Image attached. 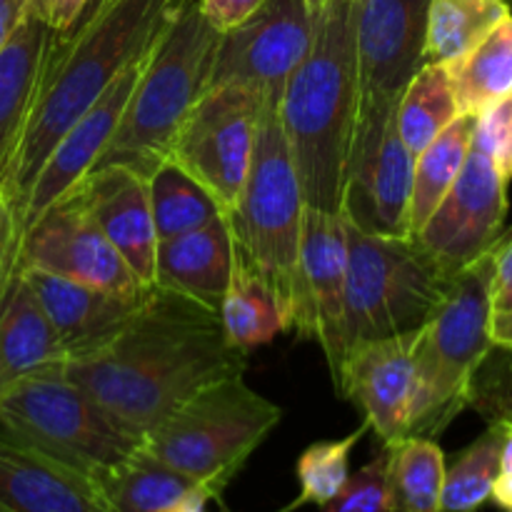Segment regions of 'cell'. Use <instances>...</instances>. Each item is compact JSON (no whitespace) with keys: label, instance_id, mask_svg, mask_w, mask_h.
I'll list each match as a JSON object with an SVG mask.
<instances>
[{"label":"cell","instance_id":"27","mask_svg":"<svg viewBox=\"0 0 512 512\" xmlns=\"http://www.w3.org/2000/svg\"><path fill=\"white\" fill-rule=\"evenodd\" d=\"M475 115H458L423 153L415 158L413 168V188H410V208H408V235L413 238L440 200L453 188L455 178L463 170L468 158L470 143H473Z\"/></svg>","mask_w":512,"mask_h":512},{"label":"cell","instance_id":"12","mask_svg":"<svg viewBox=\"0 0 512 512\" xmlns=\"http://www.w3.org/2000/svg\"><path fill=\"white\" fill-rule=\"evenodd\" d=\"M315 13L305 0H265L250 18L220 33L210 85H240L278 108L285 83L313 43Z\"/></svg>","mask_w":512,"mask_h":512},{"label":"cell","instance_id":"25","mask_svg":"<svg viewBox=\"0 0 512 512\" xmlns=\"http://www.w3.org/2000/svg\"><path fill=\"white\" fill-rule=\"evenodd\" d=\"M95 485L113 512H158L188 498L195 490H208L165 465L143 445Z\"/></svg>","mask_w":512,"mask_h":512},{"label":"cell","instance_id":"43","mask_svg":"<svg viewBox=\"0 0 512 512\" xmlns=\"http://www.w3.org/2000/svg\"><path fill=\"white\" fill-rule=\"evenodd\" d=\"M490 335H493V343L498 345V348H512V308L500 315H493Z\"/></svg>","mask_w":512,"mask_h":512},{"label":"cell","instance_id":"44","mask_svg":"<svg viewBox=\"0 0 512 512\" xmlns=\"http://www.w3.org/2000/svg\"><path fill=\"white\" fill-rule=\"evenodd\" d=\"M210 500H215L213 493H208V490H195L188 498L178 500L175 505H168V508L158 512H205V505H208Z\"/></svg>","mask_w":512,"mask_h":512},{"label":"cell","instance_id":"2","mask_svg":"<svg viewBox=\"0 0 512 512\" xmlns=\"http://www.w3.org/2000/svg\"><path fill=\"white\" fill-rule=\"evenodd\" d=\"M183 0H103L93 18L55 33L38 95L0 193L18 218L40 165L125 68L150 53Z\"/></svg>","mask_w":512,"mask_h":512},{"label":"cell","instance_id":"41","mask_svg":"<svg viewBox=\"0 0 512 512\" xmlns=\"http://www.w3.org/2000/svg\"><path fill=\"white\" fill-rule=\"evenodd\" d=\"M18 253V233H15V213L10 200L0 193V270L15 265Z\"/></svg>","mask_w":512,"mask_h":512},{"label":"cell","instance_id":"1","mask_svg":"<svg viewBox=\"0 0 512 512\" xmlns=\"http://www.w3.org/2000/svg\"><path fill=\"white\" fill-rule=\"evenodd\" d=\"M245 368L248 353L230 343L218 310L155 285L118 335L60 365L140 443L200 390Z\"/></svg>","mask_w":512,"mask_h":512},{"label":"cell","instance_id":"26","mask_svg":"<svg viewBox=\"0 0 512 512\" xmlns=\"http://www.w3.org/2000/svg\"><path fill=\"white\" fill-rule=\"evenodd\" d=\"M510 15L508 0H430L425 63H455Z\"/></svg>","mask_w":512,"mask_h":512},{"label":"cell","instance_id":"7","mask_svg":"<svg viewBox=\"0 0 512 512\" xmlns=\"http://www.w3.org/2000/svg\"><path fill=\"white\" fill-rule=\"evenodd\" d=\"M345 235V355L360 343L418 333L440 308L455 275L445 273L415 238L373 235L350 223Z\"/></svg>","mask_w":512,"mask_h":512},{"label":"cell","instance_id":"14","mask_svg":"<svg viewBox=\"0 0 512 512\" xmlns=\"http://www.w3.org/2000/svg\"><path fill=\"white\" fill-rule=\"evenodd\" d=\"M15 268L43 270L113 293L153 288L130 270L73 193H65L20 235Z\"/></svg>","mask_w":512,"mask_h":512},{"label":"cell","instance_id":"29","mask_svg":"<svg viewBox=\"0 0 512 512\" xmlns=\"http://www.w3.org/2000/svg\"><path fill=\"white\" fill-rule=\"evenodd\" d=\"M390 512H443L445 455L433 438L408 435L388 445Z\"/></svg>","mask_w":512,"mask_h":512},{"label":"cell","instance_id":"20","mask_svg":"<svg viewBox=\"0 0 512 512\" xmlns=\"http://www.w3.org/2000/svg\"><path fill=\"white\" fill-rule=\"evenodd\" d=\"M70 193L145 285H153L155 235L145 178L125 165L90 170Z\"/></svg>","mask_w":512,"mask_h":512},{"label":"cell","instance_id":"38","mask_svg":"<svg viewBox=\"0 0 512 512\" xmlns=\"http://www.w3.org/2000/svg\"><path fill=\"white\" fill-rule=\"evenodd\" d=\"M88 0H28V10L53 33L65 35L83 15Z\"/></svg>","mask_w":512,"mask_h":512},{"label":"cell","instance_id":"11","mask_svg":"<svg viewBox=\"0 0 512 512\" xmlns=\"http://www.w3.org/2000/svg\"><path fill=\"white\" fill-rule=\"evenodd\" d=\"M263 108V100L240 85L208 88L180 125L170 148L168 158L188 170L225 213L238 203L248 178Z\"/></svg>","mask_w":512,"mask_h":512},{"label":"cell","instance_id":"40","mask_svg":"<svg viewBox=\"0 0 512 512\" xmlns=\"http://www.w3.org/2000/svg\"><path fill=\"white\" fill-rule=\"evenodd\" d=\"M512 308V233L503 235L495 248L493 270V315Z\"/></svg>","mask_w":512,"mask_h":512},{"label":"cell","instance_id":"37","mask_svg":"<svg viewBox=\"0 0 512 512\" xmlns=\"http://www.w3.org/2000/svg\"><path fill=\"white\" fill-rule=\"evenodd\" d=\"M473 145L483 150L500 175L512 178V93L475 115Z\"/></svg>","mask_w":512,"mask_h":512},{"label":"cell","instance_id":"46","mask_svg":"<svg viewBox=\"0 0 512 512\" xmlns=\"http://www.w3.org/2000/svg\"><path fill=\"white\" fill-rule=\"evenodd\" d=\"M503 425V453H500V473H512V420Z\"/></svg>","mask_w":512,"mask_h":512},{"label":"cell","instance_id":"45","mask_svg":"<svg viewBox=\"0 0 512 512\" xmlns=\"http://www.w3.org/2000/svg\"><path fill=\"white\" fill-rule=\"evenodd\" d=\"M490 500L503 512H512V473H500L493 485Z\"/></svg>","mask_w":512,"mask_h":512},{"label":"cell","instance_id":"42","mask_svg":"<svg viewBox=\"0 0 512 512\" xmlns=\"http://www.w3.org/2000/svg\"><path fill=\"white\" fill-rule=\"evenodd\" d=\"M25 10H28V0H0V50L5 48L10 35L15 33Z\"/></svg>","mask_w":512,"mask_h":512},{"label":"cell","instance_id":"9","mask_svg":"<svg viewBox=\"0 0 512 512\" xmlns=\"http://www.w3.org/2000/svg\"><path fill=\"white\" fill-rule=\"evenodd\" d=\"M0 433L93 483L143 445L60 368L25 375L0 393Z\"/></svg>","mask_w":512,"mask_h":512},{"label":"cell","instance_id":"17","mask_svg":"<svg viewBox=\"0 0 512 512\" xmlns=\"http://www.w3.org/2000/svg\"><path fill=\"white\" fill-rule=\"evenodd\" d=\"M418 333L370 340L348 350L340 380V398H353L365 425L383 445L408 438L410 400L415 385Z\"/></svg>","mask_w":512,"mask_h":512},{"label":"cell","instance_id":"48","mask_svg":"<svg viewBox=\"0 0 512 512\" xmlns=\"http://www.w3.org/2000/svg\"><path fill=\"white\" fill-rule=\"evenodd\" d=\"M100 5H103V0H88V5H85L83 15H80V18H78V23H75L73 28H70V30H75V28H78V25H83L85 20H88V18H93V15H95V10H98ZM70 30H68V33H70ZM68 33H65V35H68Z\"/></svg>","mask_w":512,"mask_h":512},{"label":"cell","instance_id":"23","mask_svg":"<svg viewBox=\"0 0 512 512\" xmlns=\"http://www.w3.org/2000/svg\"><path fill=\"white\" fill-rule=\"evenodd\" d=\"M53 38V30L25 10L15 33L0 50V190L38 95Z\"/></svg>","mask_w":512,"mask_h":512},{"label":"cell","instance_id":"24","mask_svg":"<svg viewBox=\"0 0 512 512\" xmlns=\"http://www.w3.org/2000/svg\"><path fill=\"white\" fill-rule=\"evenodd\" d=\"M65 360L58 333L15 270L0 308V393L25 375L60 368Z\"/></svg>","mask_w":512,"mask_h":512},{"label":"cell","instance_id":"39","mask_svg":"<svg viewBox=\"0 0 512 512\" xmlns=\"http://www.w3.org/2000/svg\"><path fill=\"white\" fill-rule=\"evenodd\" d=\"M263 3L265 0H198V8L218 33H225L250 18Z\"/></svg>","mask_w":512,"mask_h":512},{"label":"cell","instance_id":"4","mask_svg":"<svg viewBox=\"0 0 512 512\" xmlns=\"http://www.w3.org/2000/svg\"><path fill=\"white\" fill-rule=\"evenodd\" d=\"M220 33L183 0L155 40L123 115L93 170L125 165L143 178L170 155L180 125L208 90Z\"/></svg>","mask_w":512,"mask_h":512},{"label":"cell","instance_id":"18","mask_svg":"<svg viewBox=\"0 0 512 512\" xmlns=\"http://www.w3.org/2000/svg\"><path fill=\"white\" fill-rule=\"evenodd\" d=\"M145 58L135 60L130 68L120 73V78L103 93V98L55 143L45 163L40 165L35 175L30 193L25 198L23 213L18 218V240L50 205L58 203L65 193L75 188L90 170L95 168L98 158L103 155L120 115H123L125 103L135 88L140 70H143Z\"/></svg>","mask_w":512,"mask_h":512},{"label":"cell","instance_id":"6","mask_svg":"<svg viewBox=\"0 0 512 512\" xmlns=\"http://www.w3.org/2000/svg\"><path fill=\"white\" fill-rule=\"evenodd\" d=\"M225 215L235 258L268 285L290 330L298 305L305 200L273 105L260 113L248 178Z\"/></svg>","mask_w":512,"mask_h":512},{"label":"cell","instance_id":"33","mask_svg":"<svg viewBox=\"0 0 512 512\" xmlns=\"http://www.w3.org/2000/svg\"><path fill=\"white\" fill-rule=\"evenodd\" d=\"M503 425L488 423V430L445 468L443 512H478L490 500L493 485L500 475L503 453Z\"/></svg>","mask_w":512,"mask_h":512},{"label":"cell","instance_id":"3","mask_svg":"<svg viewBox=\"0 0 512 512\" xmlns=\"http://www.w3.org/2000/svg\"><path fill=\"white\" fill-rule=\"evenodd\" d=\"M360 113L355 0H325L313 43L285 83L278 105L305 208L343 210L350 148Z\"/></svg>","mask_w":512,"mask_h":512},{"label":"cell","instance_id":"50","mask_svg":"<svg viewBox=\"0 0 512 512\" xmlns=\"http://www.w3.org/2000/svg\"><path fill=\"white\" fill-rule=\"evenodd\" d=\"M220 512H228V510H225V508H223V510H220Z\"/></svg>","mask_w":512,"mask_h":512},{"label":"cell","instance_id":"32","mask_svg":"<svg viewBox=\"0 0 512 512\" xmlns=\"http://www.w3.org/2000/svg\"><path fill=\"white\" fill-rule=\"evenodd\" d=\"M220 320L230 343L245 353L270 343L288 330L283 308L273 298L268 285L250 273L238 258L233 260V275L220 305Z\"/></svg>","mask_w":512,"mask_h":512},{"label":"cell","instance_id":"19","mask_svg":"<svg viewBox=\"0 0 512 512\" xmlns=\"http://www.w3.org/2000/svg\"><path fill=\"white\" fill-rule=\"evenodd\" d=\"M15 270L58 333L68 360L90 353L118 335L150 293V288L140 293H113L35 268Z\"/></svg>","mask_w":512,"mask_h":512},{"label":"cell","instance_id":"22","mask_svg":"<svg viewBox=\"0 0 512 512\" xmlns=\"http://www.w3.org/2000/svg\"><path fill=\"white\" fill-rule=\"evenodd\" d=\"M233 235L228 215L178 238L158 240L153 285L218 310L233 275Z\"/></svg>","mask_w":512,"mask_h":512},{"label":"cell","instance_id":"30","mask_svg":"<svg viewBox=\"0 0 512 512\" xmlns=\"http://www.w3.org/2000/svg\"><path fill=\"white\" fill-rule=\"evenodd\" d=\"M460 115H478L512 93V15L468 55L448 65Z\"/></svg>","mask_w":512,"mask_h":512},{"label":"cell","instance_id":"36","mask_svg":"<svg viewBox=\"0 0 512 512\" xmlns=\"http://www.w3.org/2000/svg\"><path fill=\"white\" fill-rule=\"evenodd\" d=\"M388 445L355 475H350L338 498L320 512H390L388 498Z\"/></svg>","mask_w":512,"mask_h":512},{"label":"cell","instance_id":"16","mask_svg":"<svg viewBox=\"0 0 512 512\" xmlns=\"http://www.w3.org/2000/svg\"><path fill=\"white\" fill-rule=\"evenodd\" d=\"M430 0H355L360 93L400 98L425 65Z\"/></svg>","mask_w":512,"mask_h":512},{"label":"cell","instance_id":"49","mask_svg":"<svg viewBox=\"0 0 512 512\" xmlns=\"http://www.w3.org/2000/svg\"><path fill=\"white\" fill-rule=\"evenodd\" d=\"M305 3H308V8L313 10V13H318V10H320V5H323L325 0H305Z\"/></svg>","mask_w":512,"mask_h":512},{"label":"cell","instance_id":"10","mask_svg":"<svg viewBox=\"0 0 512 512\" xmlns=\"http://www.w3.org/2000/svg\"><path fill=\"white\" fill-rule=\"evenodd\" d=\"M398 100L395 95L360 93L340 215L365 233L410 238L408 208L415 155L400 138Z\"/></svg>","mask_w":512,"mask_h":512},{"label":"cell","instance_id":"35","mask_svg":"<svg viewBox=\"0 0 512 512\" xmlns=\"http://www.w3.org/2000/svg\"><path fill=\"white\" fill-rule=\"evenodd\" d=\"M468 408L480 410L488 423L512 420V348L490 350L473 378Z\"/></svg>","mask_w":512,"mask_h":512},{"label":"cell","instance_id":"8","mask_svg":"<svg viewBox=\"0 0 512 512\" xmlns=\"http://www.w3.org/2000/svg\"><path fill=\"white\" fill-rule=\"evenodd\" d=\"M283 410L245 383L218 380L143 438V448L220 498L250 455L278 428Z\"/></svg>","mask_w":512,"mask_h":512},{"label":"cell","instance_id":"5","mask_svg":"<svg viewBox=\"0 0 512 512\" xmlns=\"http://www.w3.org/2000/svg\"><path fill=\"white\" fill-rule=\"evenodd\" d=\"M495 248L455 275L440 308L418 330L408 435L435 440L470 405L475 373L495 348Z\"/></svg>","mask_w":512,"mask_h":512},{"label":"cell","instance_id":"28","mask_svg":"<svg viewBox=\"0 0 512 512\" xmlns=\"http://www.w3.org/2000/svg\"><path fill=\"white\" fill-rule=\"evenodd\" d=\"M145 185L158 240L178 238L225 215L218 200L173 158L155 165L153 173L145 178Z\"/></svg>","mask_w":512,"mask_h":512},{"label":"cell","instance_id":"15","mask_svg":"<svg viewBox=\"0 0 512 512\" xmlns=\"http://www.w3.org/2000/svg\"><path fill=\"white\" fill-rule=\"evenodd\" d=\"M345 270L348 235L343 215L305 208L298 305L290 333L320 345L335 393L345 365Z\"/></svg>","mask_w":512,"mask_h":512},{"label":"cell","instance_id":"13","mask_svg":"<svg viewBox=\"0 0 512 512\" xmlns=\"http://www.w3.org/2000/svg\"><path fill=\"white\" fill-rule=\"evenodd\" d=\"M508 215V180L470 143L463 170L428 223L413 235L448 275H458L495 248Z\"/></svg>","mask_w":512,"mask_h":512},{"label":"cell","instance_id":"34","mask_svg":"<svg viewBox=\"0 0 512 512\" xmlns=\"http://www.w3.org/2000/svg\"><path fill=\"white\" fill-rule=\"evenodd\" d=\"M368 430V425L363 423L345 438L323 440V443H313L310 448H305L298 460L300 495L280 512H295L305 505L325 508L330 500L338 498L350 478V455Z\"/></svg>","mask_w":512,"mask_h":512},{"label":"cell","instance_id":"47","mask_svg":"<svg viewBox=\"0 0 512 512\" xmlns=\"http://www.w3.org/2000/svg\"><path fill=\"white\" fill-rule=\"evenodd\" d=\"M13 275H15V265H8V268L0 270V308H3L5 293H8V285L10 280H13Z\"/></svg>","mask_w":512,"mask_h":512},{"label":"cell","instance_id":"21","mask_svg":"<svg viewBox=\"0 0 512 512\" xmlns=\"http://www.w3.org/2000/svg\"><path fill=\"white\" fill-rule=\"evenodd\" d=\"M0 512H113L93 480L0 433Z\"/></svg>","mask_w":512,"mask_h":512},{"label":"cell","instance_id":"31","mask_svg":"<svg viewBox=\"0 0 512 512\" xmlns=\"http://www.w3.org/2000/svg\"><path fill=\"white\" fill-rule=\"evenodd\" d=\"M460 115L448 65L425 63L398 100V130L418 158Z\"/></svg>","mask_w":512,"mask_h":512}]
</instances>
